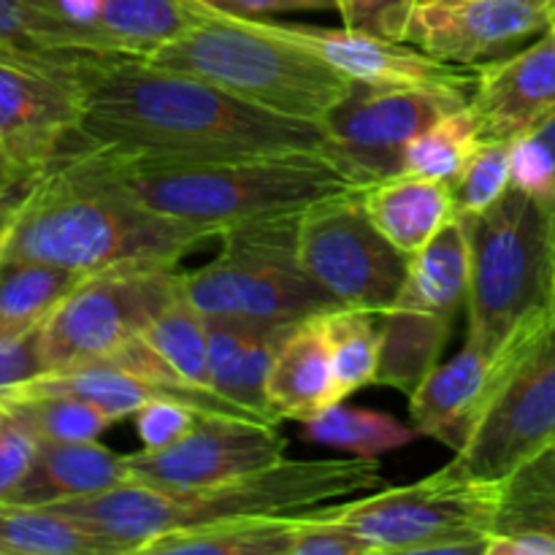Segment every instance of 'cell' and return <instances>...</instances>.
<instances>
[{
    "mask_svg": "<svg viewBox=\"0 0 555 555\" xmlns=\"http://www.w3.org/2000/svg\"><path fill=\"white\" fill-rule=\"evenodd\" d=\"M81 119L68 152L139 160L280 155L323 150L320 122L249 106L188 74L106 52L81 70ZM60 155V157H63Z\"/></svg>",
    "mask_w": 555,
    "mask_h": 555,
    "instance_id": "6da1fadb",
    "label": "cell"
},
{
    "mask_svg": "<svg viewBox=\"0 0 555 555\" xmlns=\"http://www.w3.org/2000/svg\"><path fill=\"white\" fill-rule=\"evenodd\" d=\"M63 157L76 160L146 209L206 228L215 238L238 222L293 215L331 195L361 188L320 150L209 160H139L90 150Z\"/></svg>",
    "mask_w": 555,
    "mask_h": 555,
    "instance_id": "7a4b0ae2",
    "label": "cell"
},
{
    "mask_svg": "<svg viewBox=\"0 0 555 555\" xmlns=\"http://www.w3.org/2000/svg\"><path fill=\"white\" fill-rule=\"evenodd\" d=\"M377 488H383V477L374 459H280L198 491H163L128 480L95 496L68 499L41 507H52L54 513L122 542L133 555H139L141 545L173 531L195 529L217 520L298 515Z\"/></svg>",
    "mask_w": 555,
    "mask_h": 555,
    "instance_id": "3957f363",
    "label": "cell"
},
{
    "mask_svg": "<svg viewBox=\"0 0 555 555\" xmlns=\"http://www.w3.org/2000/svg\"><path fill=\"white\" fill-rule=\"evenodd\" d=\"M215 238L119 193L70 157L47 168L9 228L5 258L41 260L79 274L119 266L179 263Z\"/></svg>",
    "mask_w": 555,
    "mask_h": 555,
    "instance_id": "277c9868",
    "label": "cell"
},
{
    "mask_svg": "<svg viewBox=\"0 0 555 555\" xmlns=\"http://www.w3.org/2000/svg\"><path fill=\"white\" fill-rule=\"evenodd\" d=\"M144 60L206 81L249 106L309 122H320L352 90V81L334 65L271 33L263 16L217 9Z\"/></svg>",
    "mask_w": 555,
    "mask_h": 555,
    "instance_id": "5b68a950",
    "label": "cell"
},
{
    "mask_svg": "<svg viewBox=\"0 0 555 555\" xmlns=\"http://www.w3.org/2000/svg\"><path fill=\"white\" fill-rule=\"evenodd\" d=\"M459 220L469 238L466 345L496 361L555 307L553 215L509 188L491 209Z\"/></svg>",
    "mask_w": 555,
    "mask_h": 555,
    "instance_id": "8992f818",
    "label": "cell"
},
{
    "mask_svg": "<svg viewBox=\"0 0 555 555\" xmlns=\"http://www.w3.org/2000/svg\"><path fill=\"white\" fill-rule=\"evenodd\" d=\"M298 215L238 222L217 236L220 255L182 271V293L206 318L291 320L336 309L298 263Z\"/></svg>",
    "mask_w": 555,
    "mask_h": 555,
    "instance_id": "52a82bcc",
    "label": "cell"
},
{
    "mask_svg": "<svg viewBox=\"0 0 555 555\" xmlns=\"http://www.w3.org/2000/svg\"><path fill=\"white\" fill-rule=\"evenodd\" d=\"M502 482L472 480L444 466L404 488L328 507L377 545L379 555H482L493 534Z\"/></svg>",
    "mask_w": 555,
    "mask_h": 555,
    "instance_id": "ba28073f",
    "label": "cell"
},
{
    "mask_svg": "<svg viewBox=\"0 0 555 555\" xmlns=\"http://www.w3.org/2000/svg\"><path fill=\"white\" fill-rule=\"evenodd\" d=\"M177 296H182L179 263L119 266L87 274L38 328L43 374L117 356Z\"/></svg>",
    "mask_w": 555,
    "mask_h": 555,
    "instance_id": "9c48e42d",
    "label": "cell"
},
{
    "mask_svg": "<svg viewBox=\"0 0 555 555\" xmlns=\"http://www.w3.org/2000/svg\"><path fill=\"white\" fill-rule=\"evenodd\" d=\"M499 385L469 444L450 461L472 480L502 482L555 448V307L496 358Z\"/></svg>",
    "mask_w": 555,
    "mask_h": 555,
    "instance_id": "30bf717a",
    "label": "cell"
},
{
    "mask_svg": "<svg viewBox=\"0 0 555 555\" xmlns=\"http://www.w3.org/2000/svg\"><path fill=\"white\" fill-rule=\"evenodd\" d=\"M469 298V238L455 217L410 255L404 287L383 314V361L377 383L410 396L442 358L455 314Z\"/></svg>",
    "mask_w": 555,
    "mask_h": 555,
    "instance_id": "8fae6325",
    "label": "cell"
},
{
    "mask_svg": "<svg viewBox=\"0 0 555 555\" xmlns=\"http://www.w3.org/2000/svg\"><path fill=\"white\" fill-rule=\"evenodd\" d=\"M298 263L336 307L385 314L399 301L410 255L374 228L356 188L298 215Z\"/></svg>",
    "mask_w": 555,
    "mask_h": 555,
    "instance_id": "7c38bea8",
    "label": "cell"
},
{
    "mask_svg": "<svg viewBox=\"0 0 555 555\" xmlns=\"http://www.w3.org/2000/svg\"><path fill=\"white\" fill-rule=\"evenodd\" d=\"M469 103V95L431 87H379L352 81L339 106L320 128L323 150L356 184L393 177L404 168V152L437 119Z\"/></svg>",
    "mask_w": 555,
    "mask_h": 555,
    "instance_id": "4fadbf2b",
    "label": "cell"
},
{
    "mask_svg": "<svg viewBox=\"0 0 555 555\" xmlns=\"http://www.w3.org/2000/svg\"><path fill=\"white\" fill-rule=\"evenodd\" d=\"M106 52L0 49V144L33 171H47L81 119V70Z\"/></svg>",
    "mask_w": 555,
    "mask_h": 555,
    "instance_id": "5bb4252c",
    "label": "cell"
},
{
    "mask_svg": "<svg viewBox=\"0 0 555 555\" xmlns=\"http://www.w3.org/2000/svg\"><path fill=\"white\" fill-rule=\"evenodd\" d=\"M555 27V0H417L406 43L442 63L477 68Z\"/></svg>",
    "mask_w": 555,
    "mask_h": 555,
    "instance_id": "9a60e30c",
    "label": "cell"
},
{
    "mask_svg": "<svg viewBox=\"0 0 555 555\" xmlns=\"http://www.w3.org/2000/svg\"><path fill=\"white\" fill-rule=\"evenodd\" d=\"M285 444L269 423L201 417L177 444L125 455V466L133 482L163 491H198L285 459Z\"/></svg>",
    "mask_w": 555,
    "mask_h": 555,
    "instance_id": "2e32d148",
    "label": "cell"
},
{
    "mask_svg": "<svg viewBox=\"0 0 555 555\" xmlns=\"http://www.w3.org/2000/svg\"><path fill=\"white\" fill-rule=\"evenodd\" d=\"M263 22L271 33L314 52L350 81L379 87H431V90L464 92V95H469L475 87L477 68L442 63L406 41H390L350 27L336 30V27L287 25L266 16Z\"/></svg>",
    "mask_w": 555,
    "mask_h": 555,
    "instance_id": "e0dca14e",
    "label": "cell"
},
{
    "mask_svg": "<svg viewBox=\"0 0 555 555\" xmlns=\"http://www.w3.org/2000/svg\"><path fill=\"white\" fill-rule=\"evenodd\" d=\"M469 112L482 139L518 141L555 117V27L515 54L477 65Z\"/></svg>",
    "mask_w": 555,
    "mask_h": 555,
    "instance_id": "ac0fdd59",
    "label": "cell"
},
{
    "mask_svg": "<svg viewBox=\"0 0 555 555\" xmlns=\"http://www.w3.org/2000/svg\"><path fill=\"white\" fill-rule=\"evenodd\" d=\"M496 385V361L464 345L453 361L437 363L410 393L412 426L461 453L486 415Z\"/></svg>",
    "mask_w": 555,
    "mask_h": 555,
    "instance_id": "d6986e66",
    "label": "cell"
},
{
    "mask_svg": "<svg viewBox=\"0 0 555 555\" xmlns=\"http://www.w3.org/2000/svg\"><path fill=\"white\" fill-rule=\"evenodd\" d=\"M266 401L274 417L298 423L345 401L320 314L287 328L266 377Z\"/></svg>",
    "mask_w": 555,
    "mask_h": 555,
    "instance_id": "ffe728a7",
    "label": "cell"
},
{
    "mask_svg": "<svg viewBox=\"0 0 555 555\" xmlns=\"http://www.w3.org/2000/svg\"><path fill=\"white\" fill-rule=\"evenodd\" d=\"M361 204L374 228L404 255H415L455 220L453 184L423 173L399 171L363 184Z\"/></svg>",
    "mask_w": 555,
    "mask_h": 555,
    "instance_id": "44dd1931",
    "label": "cell"
},
{
    "mask_svg": "<svg viewBox=\"0 0 555 555\" xmlns=\"http://www.w3.org/2000/svg\"><path fill=\"white\" fill-rule=\"evenodd\" d=\"M125 455L90 442H41L36 464L9 504H57L128 482Z\"/></svg>",
    "mask_w": 555,
    "mask_h": 555,
    "instance_id": "7402d4cb",
    "label": "cell"
},
{
    "mask_svg": "<svg viewBox=\"0 0 555 555\" xmlns=\"http://www.w3.org/2000/svg\"><path fill=\"white\" fill-rule=\"evenodd\" d=\"M206 14L198 0H103L95 27L108 49L144 60Z\"/></svg>",
    "mask_w": 555,
    "mask_h": 555,
    "instance_id": "603a6c76",
    "label": "cell"
},
{
    "mask_svg": "<svg viewBox=\"0 0 555 555\" xmlns=\"http://www.w3.org/2000/svg\"><path fill=\"white\" fill-rule=\"evenodd\" d=\"M0 545L9 555H133L122 542L41 504H0Z\"/></svg>",
    "mask_w": 555,
    "mask_h": 555,
    "instance_id": "cb8c5ba5",
    "label": "cell"
},
{
    "mask_svg": "<svg viewBox=\"0 0 555 555\" xmlns=\"http://www.w3.org/2000/svg\"><path fill=\"white\" fill-rule=\"evenodd\" d=\"M139 555H291V515L217 520L173 531L141 545Z\"/></svg>",
    "mask_w": 555,
    "mask_h": 555,
    "instance_id": "d4e9b609",
    "label": "cell"
},
{
    "mask_svg": "<svg viewBox=\"0 0 555 555\" xmlns=\"http://www.w3.org/2000/svg\"><path fill=\"white\" fill-rule=\"evenodd\" d=\"M87 274L41 263V260H9L0 271V339L30 334L41 328L52 309L85 280Z\"/></svg>",
    "mask_w": 555,
    "mask_h": 555,
    "instance_id": "484cf974",
    "label": "cell"
},
{
    "mask_svg": "<svg viewBox=\"0 0 555 555\" xmlns=\"http://www.w3.org/2000/svg\"><path fill=\"white\" fill-rule=\"evenodd\" d=\"M421 437L415 426L396 421L393 415L374 410L334 404L304 423V439L320 448L341 450L356 459H377L396 453Z\"/></svg>",
    "mask_w": 555,
    "mask_h": 555,
    "instance_id": "4316f807",
    "label": "cell"
},
{
    "mask_svg": "<svg viewBox=\"0 0 555 555\" xmlns=\"http://www.w3.org/2000/svg\"><path fill=\"white\" fill-rule=\"evenodd\" d=\"M320 323L328 336L336 379L345 399L377 383L379 361H383V314L336 307L320 312Z\"/></svg>",
    "mask_w": 555,
    "mask_h": 555,
    "instance_id": "83f0119b",
    "label": "cell"
},
{
    "mask_svg": "<svg viewBox=\"0 0 555 555\" xmlns=\"http://www.w3.org/2000/svg\"><path fill=\"white\" fill-rule=\"evenodd\" d=\"M0 49L112 52L95 30L65 20L52 0H0Z\"/></svg>",
    "mask_w": 555,
    "mask_h": 555,
    "instance_id": "f1b7e54d",
    "label": "cell"
},
{
    "mask_svg": "<svg viewBox=\"0 0 555 555\" xmlns=\"http://www.w3.org/2000/svg\"><path fill=\"white\" fill-rule=\"evenodd\" d=\"M141 339L184 379L195 388H211L209 369V336H206V314L198 312L182 296L173 298L168 307L155 314L144 328ZM222 396V393H220Z\"/></svg>",
    "mask_w": 555,
    "mask_h": 555,
    "instance_id": "f546056e",
    "label": "cell"
},
{
    "mask_svg": "<svg viewBox=\"0 0 555 555\" xmlns=\"http://www.w3.org/2000/svg\"><path fill=\"white\" fill-rule=\"evenodd\" d=\"M496 534H540L555 542V448L502 480Z\"/></svg>",
    "mask_w": 555,
    "mask_h": 555,
    "instance_id": "4dcf8cb0",
    "label": "cell"
},
{
    "mask_svg": "<svg viewBox=\"0 0 555 555\" xmlns=\"http://www.w3.org/2000/svg\"><path fill=\"white\" fill-rule=\"evenodd\" d=\"M0 406L22 423L38 442H90L117 423L92 401L68 393L0 399Z\"/></svg>",
    "mask_w": 555,
    "mask_h": 555,
    "instance_id": "1f68e13d",
    "label": "cell"
},
{
    "mask_svg": "<svg viewBox=\"0 0 555 555\" xmlns=\"http://www.w3.org/2000/svg\"><path fill=\"white\" fill-rule=\"evenodd\" d=\"M482 144L480 125L469 106L453 108L442 119L423 130L404 152V168L401 171L423 173V177H437L453 182L477 146Z\"/></svg>",
    "mask_w": 555,
    "mask_h": 555,
    "instance_id": "d6a6232c",
    "label": "cell"
},
{
    "mask_svg": "<svg viewBox=\"0 0 555 555\" xmlns=\"http://www.w3.org/2000/svg\"><path fill=\"white\" fill-rule=\"evenodd\" d=\"M513 179V141L482 139L464 171L453 179L455 217L480 215L491 209L509 190Z\"/></svg>",
    "mask_w": 555,
    "mask_h": 555,
    "instance_id": "836d02e7",
    "label": "cell"
},
{
    "mask_svg": "<svg viewBox=\"0 0 555 555\" xmlns=\"http://www.w3.org/2000/svg\"><path fill=\"white\" fill-rule=\"evenodd\" d=\"M291 555H379L377 545L341 524L328 507L291 515Z\"/></svg>",
    "mask_w": 555,
    "mask_h": 555,
    "instance_id": "e575fe53",
    "label": "cell"
},
{
    "mask_svg": "<svg viewBox=\"0 0 555 555\" xmlns=\"http://www.w3.org/2000/svg\"><path fill=\"white\" fill-rule=\"evenodd\" d=\"M509 188L524 190L553 211L555 206V157L540 133L513 141V179Z\"/></svg>",
    "mask_w": 555,
    "mask_h": 555,
    "instance_id": "d590c367",
    "label": "cell"
},
{
    "mask_svg": "<svg viewBox=\"0 0 555 555\" xmlns=\"http://www.w3.org/2000/svg\"><path fill=\"white\" fill-rule=\"evenodd\" d=\"M341 22L350 30L404 41L417 0H334Z\"/></svg>",
    "mask_w": 555,
    "mask_h": 555,
    "instance_id": "8d00e7d4",
    "label": "cell"
},
{
    "mask_svg": "<svg viewBox=\"0 0 555 555\" xmlns=\"http://www.w3.org/2000/svg\"><path fill=\"white\" fill-rule=\"evenodd\" d=\"M269 320H247V318H206V336H209V369H211V388H220L233 369L242 361L244 350L260 325Z\"/></svg>",
    "mask_w": 555,
    "mask_h": 555,
    "instance_id": "74e56055",
    "label": "cell"
},
{
    "mask_svg": "<svg viewBox=\"0 0 555 555\" xmlns=\"http://www.w3.org/2000/svg\"><path fill=\"white\" fill-rule=\"evenodd\" d=\"M38 439L0 406V504L11 502L30 475L38 455Z\"/></svg>",
    "mask_w": 555,
    "mask_h": 555,
    "instance_id": "f35d334b",
    "label": "cell"
},
{
    "mask_svg": "<svg viewBox=\"0 0 555 555\" xmlns=\"http://www.w3.org/2000/svg\"><path fill=\"white\" fill-rule=\"evenodd\" d=\"M135 434L144 450H163L188 437L204 415L177 401H152L135 412Z\"/></svg>",
    "mask_w": 555,
    "mask_h": 555,
    "instance_id": "ab89813d",
    "label": "cell"
},
{
    "mask_svg": "<svg viewBox=\"0 0 555 555\" xmlns=\"http://www.w3.org/2000/svg\"><path fill=\"white\" fill-rule=\"evenodd\" d=\"M38 374H43L38 331L0 339V396Z\"/></svg>",
    "mask_w": 555,
    "mask_h": 555,
    "instance_id": "60d3db41",
    "label": "cell"
},
{
    "mask_svg": "<svg viewBox=\"0 0 555 555\" xmlns=\"http://www.w3.org/2000/svg\"><path fill=\"white\" fill-rule=\"evenodd\" d=\"M43 173L22 166V163L14 160V157L9 155V150L0 144V233L9 231L16 211L22 209V204H25L27 195L33 193V188H36L38 179H41Z\"/></svg>",
    "mask_w": 555,
    "mask_h": 555,
    "instance_id": "b9f144b4",
    "label": "cell"
},
{
    "mask_svg": "<svg viewBox=\"0 0 555 555\" xmlns=\"http://www.w3.org/2000/svg\"><path fill=\"white\" fill-rule=\"evenodd\" d=\"M209 9L236 16H271L287 11H336L334 0H198Z\"/></svg>",
    "mask_w": 555,
    "mask_h": 555,
    "instance_id": "7bdbcfd3",
    "label": "cell"
},
{
    "mask_svg": "<svg viewBox=\"0 0 555 555\" xmlns=\"http://www.w3.org/2000/svg\"><path fill=\"white\" fill-rule=\"evenodd\" d=\"M482 555H555V542L540 534H488Z\"/></svg>",
    "mask_w": 555,
    "mask_h": 555,
    "instance_id": "ee69618b",
    "label": "cell"
},
{
    "mask_svg": "<svg viewBox=\"0 0 555 555\" xmlns=\"http://www.w3.org/2000/svg\"><path fill=\"white\" fill-rule=\"evenodd\" d=\"M52 3H54V9H57L68 22H74V25H79V27H90V30L98 33L95 22H98V14H101L103 0H52ZM98 36H101V33H98Z\"/></svg>",
    "mask_w": 555,
    "mask_h": 555,
    "instance_id": "f6af8a7d",
    "label": "cell"
},
{
    "mask_svg": "<svg viewBox=\"0 0 555 555\" xmlns=\"http://www.w3.org/2000/svg\"><path fill=\"white\" fill-rule=\"evenodd\" d=\"M5 242H9V231L0 233V271H3V263H5Z\"/></svg>",
    "mask_w": 555,
    "mask_h": 555,
    "instance_id": "bcb514c9",
    "label": "cell"
},
{
    "mask_svg": "<svg viewBox=\"0 0 555 555\" xmlns=\"http://www.w3.org/2000/svg\"><path fill=\"white\" fill-rule=\"evenodd\" d=\"M0 555H9V553H5V547H3V545H0Z\"/></svg>",
    "mask_w": 555,
    "mask_h": 555,
    "instance_id": "7dc6e473",
    "label": "cell"
}]
</instances>
